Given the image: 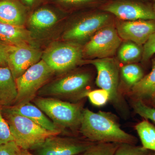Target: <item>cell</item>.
<instances>
[{
  "label": "cell",
  "instance_id": "obj_1",
  "mask_svg": "<svg viewBox=\"0 0 155 155\" xmlns=\"http://www.w3.org/2000/svg\"><path fill=\"white\" fill-rule=\"evenodd\" d=\"M79 132L94 143H116L136 144L137 139L120 127L114 116L105 112L94 113L84 109Z\"/></svg>",
  "mask_w": 155,
  "mask_h": 155
},
{
  "label": "cell",
  "instance_id": "obj_2",
  "mask_svg": "<svg viewBox=\"0 0 155 155\" xmlns=\"http://www.w3.org/2000/svg\"><path fill=\"white\" fill-rule=\"evenodd\" d=\"M2 113L14 141L21 149L35 150L50 137L61 134L59 131L46 130L8 107H3Z\"/></svg>",
  "mask_w": 155,
  "mask_h": 155
},
{
  "label": "cell",
  "instance_id": "obj_3",
  "mask_svg": "<svg viewBox=\"0 0 155 155\" xmlns=\"http://www.w3.org/2000/svg\"><path fill=\"white\" fill-rule=\"evenodd\" d=\"M31 102L41 109L63 132L66 130H79L84 110L82 103L38 96Z\"/></svg>",
  "mask_w": 155,
  "mask_h": 155
},
{
  "label": "cell",
  "instance_id": "obj_4",
  "mask_svg": "<svg viewBox=\"0 0 155 155\" xmlns=\"http://www.w3.org/2000/svg\"><path fill=\"white\" fill-rule=\"evenodd\" d=\"M91 75L86 72H73L48 82L40 89L37 96L78 102L85 97Z\"/></svg>",
  "mask_w": 155,
  "mask_h": 155
},
{
  "label": "cell",
  "instance_id": "obj_5",
  "mask_svg": "<svg viewBox=\"0 0 155 155\" xmlns=\"http://www.w3.org/2000/svg\"><path fill=\"white\" fill-rule=\"evenodd\" d=\"M55 74L42 60L28 68L15 79L17 97L13 105L31 102L37 96L39 91L49 82Z\"/></svg>",
  "mask_w": 155,
  "mask_h": 155
},
{
  "label": "cell",
  "instance_id": "obj_6",
  "mask_svg": "<svg viewBox=\"0 0 155 155\" xmlns=\"http://www.w3.org/2000/svg\"><path fill=\"white\" fill-rule=\"evenodd\" d=\"M83 49L73 42L54 43L42 53L41 60L55 72L63 74L81 62Z\"/></svg>",
  "mask_w": 155,
  "mask_h": 155
},
{
  "label": "cell",
  "instance_id": "obj_7",
  "mask_svg": "<svg viewBox=\"0 0 155 155\" xmlns=\"http://www.w3.org/2000/svg\"><path fill=\"white\" fill-rule=\"evenodd\" d=\"M121 41L116 28L112 25H106L93 35L84 48L83 52L91 58H110L115 54Z\"/></svg>",
  "mask_w": 155,
  "mask_h": 155
},
{
  "label": "cell",
  "instance_id": "obj_8",
  "mask_svg": "<svg viewBox=\"0 0 155 155\" xmlns=\"http://www.w3.org/2000/svg\"><path fill=\"white\" fill-rule=\"evenodd\" d=\"M53 136L35 149L36 155H78L81 154L96 143L75 137Z\"/></svg>",
  "mask_w": 155,
  "mask_h": 155
},
{
  "label": "cell",
  "instance_id": "obj_9",
  "mask_svg": "<svg viewBox=\"0 0 155 155\" xmlns=\"http://www.w3.org/2000/svg\"><path fill=\"white\" fill-rule=\"evenodd\" d=\"M95 67L97 75L96 83L100 88L105 90L110 94V101L117 103L119 101L118 94L119 72L114 59L109 58H97L84 61Z\"/></svg>",
  "mask_w": 155,
  "mask_h": 155
},
{
  "label": "cell",
  "instance_id": "obj_10",
  "mask_svg": "<svg viewBox=\"0 0 155 155\" xmlns=\"http://www.w3.org/2000/svg\"><path fill=\"white\" fill-rule=\"evenodd\" d=\"M103 10L123 21L149 20L155 21L153 8L132 1L119 0L106 4Z\"/></svg>",
  "mask_w": 155,
  "mask_h": 155
},
{
  "label": "cell",
  "instance_id": "obj_11",
  "mask_svg": "<svg viewBox=\"0 0 155 155\" xmlns=\"http://www.w3.org/2000/svg\"><path fill=\"white\" fill-rule=\"evenodd\" d=\"M42 54L40 50L31 45L12 46L9 53L8 67L14 79L40 61Z\"/></svg>",
  "mask_w": 155,
  "mask_h": 155
},
{
  "label": "cell",
  "instance_id": "obj_12",
  "mask_svg": "<svg viewBox=\"0 0 155 155\" xmlns=\"http://www.w3.org/2000/svg\"><path fill=\"white\" fill-rule=\"evenodd\" d=\"M110 18V15L107 13H95L87 15L66 31L63 38L71 41L84 40L107 25Z\"/></svg>",
  "mask_w": 155,
  "mask_h": 155
},
{
  "label": "cell",
  "instance_id": "obj_13",
  "mask_svg": "<svg viewBox=\"0 0 155 155\" xmlns=\"http://www.w3.org/2000/svg\"><path fill=\"white\" fill-rule=\"evenodd\" d=\"M116 30L121 38L140 46L144 45L155 32V21H123L117 24Z\"/></svg>",
  "mask_w": 155,
  "mask_h": 155
},
{
  "label": "cell",
  "instance_id": "obj_14",
  "mask_svg": "<svg viewBox=\"0 0 155 155\" xmlns=\"http://www.w3.org/2000/svg\"><path fill=\"white\" fill-rule=\"evenodd\" d=\"M15 113L28 118L41 127L48 130L63 133L60 127L53 123L45 113L31 102L8 107Z\"/></svg>",
  "mask_w": 155,
  "mask_h": 155
},
{
  "label": "cell",
  "instance_id": "obj_15",
  "mask_svg": "<svg viewBox=\"0 0 155 155\" xmlns=\"http://www.w3.org/2000/svg\"><path fill=\"white\" fill-rule=\"evenodd\" d=\"M26 18L25 7L18 0H0V22L23 26Z\"/></svg>",
  "mask_w": 155,
  "mask_h": 155
},
{
  "label": "cell",
  "instance_id": "obj_16",
  "mask_svg": "<svg viewBox=\"0 0 155 155\" xmlns=\"http://www.w3.org/2000/svg\"><path fill=\"white\" fill-rule=\"evenodd\" d=\"M31 33L23 26L5 24L0 22V43L10 46L31 45Z\"/></svg>",
  "mask_w": 155,
  "mask_h": 155
},
{
  "label": "cell",
  "instance_id": "obj_17",
  "mask_svg": "<svg viewBox=\"0 0 155 155\" xmlns=\"http://www.w3.org/2000/svg\"><path fill=\"white\" fill-rule=\"evenodd\" d=\"M17 97L16 81L9 67H0V106L9 107Z\"/></svg>",
  "mask_w": 155,
  "mask_h": 155
},
{
  "label": "cell",
  "instance_id": "obj_18",
  "mask_svg": "<svg viewBox=\"0 0 155 155\" xmlns=\"http://www.w3.org/2000/svg\"><path fill=\"white\" fill-rule=\"evenodd\" d=\"M58 16L52 10L46 8H41L34 12L28 19L31 28L36 31L48 30L58 21Z\"/></svg>",
  "mask_w": 155,
  "mask_h": 155
},
{
  "label": "cell",
  "instance_id": "obj_19",
  "mask_svg": "<svg viewBox=\"0 0 155 155\" xmlns=\"http://www.w3.org/2000/svg\"><path fill=\"white\" fill-rule=\"evenodd\" d=\"M132 94L135 100H151L155 94V58L152 60L151 71L143 76L132 87Z\"/></svg>",
  "mask_w": 155,
  "mask_h": 155
},
{
  "label": "cell",
  "instance_id": "obj_20",
  "mask_svg": "<svg viewBox=\"0 0 155 155\" xmlns=\"http://www.w3.org/2000/svg\"><path fill=\"white\" fill-rule=\"evenodd\" d=\"M135 129L141 142L142 146L155 152V126L146 119L136 125Z\"/></svg>",
  "mask_w": 155,
  "mask_h": 155
},
{
  "label": "cell",
  "instance_id": "obj_21",
  "mask_svg": "<svg viewBox=\"0 0 155 155\" xmlns=\"http://www.w3.org/2000/svg\"><path fill=\"white\" fill-rule=\"evenodd\" d=\"M140 46L132 42L123 44L118 52L119 60L124 63H130L138 60L142 54Z\"/></svg>",
  "mask_w": 155,
  "mask_h": 155
},
{
  "label": "cell",
  "instance_id": "obj_22",
  "mask_svg": "<svg viewBox=\"0 0 155 155\" xmlns=\"http://www.w3.org/2000/svg\"><path fill=\"white\" fill-rule=\"evenodd\" d=\"M121 73L125 82L132 87L144 76L141 67L135 64H128L123 66L121 69Z\"/></svg>",
  "mask_w": 155,
  "mask_h": 155
},
{
  "label": "cell",
  "instance_id": "obj_23",
  "mask_svg": "<svg viewBox=\"0 0 155 155\" xmlns=\"http://www.w3.org/2000/svg\"><path fill=\"white\" fill-rule=\"evenodd\" d=\"M120 143H96L81 155H114Z\"/></svg>",
  "mask_w": 155,
  "mask_h": 155
},
{
  "label": "cell",
  "instance_id": "obj_24",
  "mask_svg": "<svg viewBox=\"0 0 155 155\" xmlns=\"http://www.w3.org/2000/svg\"><path fill=\"white\" fill-rule=\"evenodd\" d=\"M150 151L143 146H137L135 144L122 143L114 153V155H149Z\"/></svg>",
  "mask_w": 155,
  "mask_h": 155
},
{
  "label": "cell",
  "instance_id": "obj_25",
  "mask_svg": "<svg viewBox=\"0 0 155 155\" xmlns=\"http://www.w3.org/2000/svg\"><path fill=\"white\" fill-rule=\"evenodd\" d=\"M132 107L136 114L146 119L155 123V108L148 106L143 101L134 100L132 103Z\"/></svg>",
  "mask_w": 155,
  "mask_h": 155
},
{
  "label": "cell",
  "instance_id": "obj_26",
  "mask_svg": "<svg viewBox=\"0 0 155 155\" xmlns=\"http://www.w3.org/2000/svg\"><path fill=\"white\" fill-rule=\"evenodd\" d=\"M85 97H87L90 102L94 105L101 107L105 105L110 101V94L105 90L100 88L86 92Z\"/></svg>",
  "mask_w": 155,
  "mask_h": 155
},
{
  "label": "cell",
  "instance_id": "obj_27",
  "mask_svg": "<svg viewBox=\"0 0 155 155\" xmlns=\"http://www.w3.org/2000/svg\"><path fill=\"white\" fill-rule=\"evenodd\" d=\"M3 107L0 106V145L14 141L8 124L3 116Z\"/></svg>",
  "mask_w": 155,
  "mask_h": 155
},
{
  "label": "cell",
  "instance_id": "obj_28",
  "mask_svg": "<svg viewBox=\"0 0 155 155\" xmlns=\"http://www.w3.org/2000/svg\"><path fill=\"white\" fill-rule=\"evenodd\" d=\"M155 54V32L151 35L144 45L142 51V60L147 61Z\"/></svg>",
  "mask_w": 155,
  "mask_h": 155
},
{
  "label": "cell",
  "instance_id": "obj_29",
  "mask_svg": "<svg viewBox=\"0 0 155 155\" xmlns=\"http://www.w3.org/2000/svg\"><path fill=\"white\" fill-rule=\"evenodd\" d=\"M21 149L14 141L0 145V155H18Z\"/></svg>",
  "mask_w": 155,
  "mask_h": 155
},
{
  "label": "cell",
  "instance_id": "obj_30",
  "mask_svg": "<svg viewBox=\"0 0 155 155\" xmlns=\"http://www.w3.org/2000/svg\"><path fill=\"white\" fill-rule=\"evenodd\" d=\"M12 46L0 43V67H8L9 53Z\"/></svg>",
  "mask_w": 155,
  "mask_h": 155
},
{
  "label": "cell",
  "instance_id": "obj_31",
  "mask_svg": "<svg viewBox=\"0 0 155 155\" xmlns=\"http://www.w3.org/2000/svg\"><path fill=\"white\" fill-rule=\"evenodd\" d=\"M58 2L67 6H78L94 4L101 0H55Z\"/></svg>",
  "mask_w": 155,
  "mask_h": 155
},
{
  "label": "cell",
  "instance_id": "obj_32",
  "mask_svg": "<svg viewBox=\"0 0 155 155\" xmlns=\"http://www.w3.org/2000/svg\"><path fill=\"white\" fill-rule=\"evenodd\" d=\"M21 4L26 7H32L37 2L38 0H18Z\"/></svg>",
  "mask_w": 155,
  "mask_h": 155
},
{
  "label": "cell",
  "instance_id": "obj_33",
  "mask_svg": "<svg viewBox=\"0 0 155 155\" xmlns=\"http://www.w3.org/2000/svg\"><path fill=\"white\" fill-rule=\"evenodd\" d=\"M18 155H36L32 153L27 150L21 149Z\"/></svg>",
  "mask_w": 155,
  "mask_h": 155
},
{
  "label": "cell",
  "instance_id": "obj_34",
  "mask_svg": "<svg viewBox=\"0 0 155 155\" xmlns=\"http://www.w3.org/2000/svg\"><path fill=\"white\" fill-rule=\"evenodd\" d=\"M151 100H152L153 105L155 107V94L153 96V97L152 98Z\"/></svg>",
  "mask_w": 155,
  "mask_h": 155
},
{
  "label": "cell",
  "instance_id": "obj_35",
  "mask_svg": "<svg viewBox=\"0 0 155 155\" xmlns=\"http://www.w3.org/2000/svg\"><path fill=\"white\" fill-rule=\"evenodd\" d=\"M149 155H155V152L150 151Z\"/></svg>",
  "mask_w": 155,
  "mask_h": 155
},
{
  "label": "cell",
  "instance_id": "obj_36",
  "mask_svg": "<svg viewBox=\"0 0 155 155\" xmlns=\"http://www.w3.org/2000/svg\"><path fill=\"white\" fill-rule=\"evenodd\" d=\"M154 1V5H153V8L154 10L155 11V0H153Z\"/></svg>",
  "mask_w": 155,
  "mask_h": 155
}]
</instances>
